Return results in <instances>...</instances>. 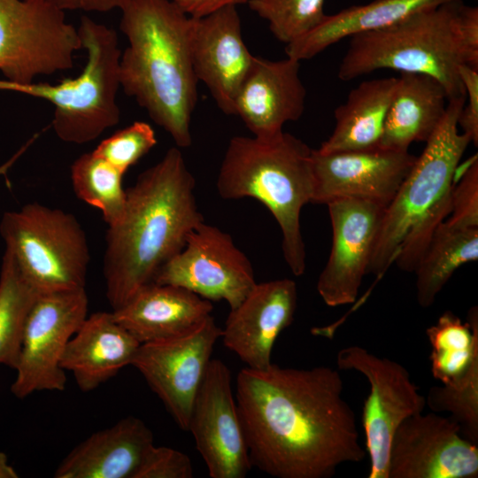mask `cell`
Segmentation results:
<instances>
[{
  "mask_svg": "<svg viewBox=\"0 0 478 478\" xmlns=\"http://www.w3.org/2000/svg\"><path fill=\"white\" fill-rule=\"evenodd\" d=\"M235 387L252 467L277 478H329L365 459L338 369L246 366Z\"/></svg>",
  "mask_w": 478,
  "mask_h": 478,
  "instance_id": "6da1fadb",
  "label": "cell"
},
{
  "mask_svg": "<svg viewBox=\"0 0 478 478\" xmlns=\"http://www.w3.org/2000/svg\"><path fill=\"white\" fill-rule=\"evenodd\" d=\"M195 187L181 151L173 147L127 189L123 216L109 227L105 240L103 269L112 310L152 282L204 221Z\"/></svg>",
  "mask_w": 478,
  "mask_h": 478,
  "instance_id": "7a4b0ae2",
  "label": "cell"
},
{
  "mask_svg": "<svg viewBox=\"0 0 478 478\" xmlns=\"http://www.w3.org/2000/svg\"><path fill=\"white\" fill-rule=\"evenodd\" d=\"M121 12L120 28L128 46L120 59V87L178 148L191 146L198 82L189 47L191 17L171 0H129Z\"/></svg>",
  "mask_w": 478,
  "mask_h": 478,
  "instance_id": "3957f363",
  "label": "cell"
},
{
  "mask_svg": "<svg viewBox=\"0 0 478 478\" xmlns=\"http://www.w3.org/2000/svg\"><path fill=\"white\" fill-rule=\"evenodd\" d=\"M312 150L285 132L267 140L234 136L216 181L222 198L251 197L268 209L281 232L284 259L296 276L306 267L300 213L313 196Z\"/></svg>",
  "mask_w": 478,
  "mask_h": 478,
  "instance_id": "277c9868",
  "label": "cell"
},
{
  "mask_svg": "<svg viewBox=\"0 0 478 478\" xmlns=\"http://www.w3.org/2000/svg\"><path fill=\"white\" fill-rule=\"evenodd\" d=\"M463 4L452 0L390 27L351 36L338 78L349 81L379 69H392L433 77L448 100L465 96L459 69L462 65L478 68V61L464 42Z\"/></svg>",
  "mask_w": 478,
  "mask_h": 478,
  "instance_id": "5b68a950",
  "label": "cell"
},
{
  "mask_svg": "<svg viewBox=\"0 0 478 478\" xmlns=\"http://www.w3.org/2000/svg\"><path fill=\"white\" fill-rule=\"evenodd\" d=\"M87 62L80 75L58 84L13 83L0 80V90L44 99L55 107L52 127L64 142L82 144L99 137L120 121L121 50L114 29L82 16L77 28Z\"/></svg>",
  "mask_w": 478,
  "mask_h": 478,
  "instance_id": "8992f818",
  "label": "cell"
},
{
  "mask_svg": "<svg viewBox=\"0 0 478 478\" xmlns=\"http://www.w3.org/2000/svg\"><path fill=\"white\" fill-rule=\"evenodd\" d=\"M466 96L448 100L439 126L426 142L411 170L384 208L368 274L382 278L394 263L411 228L451 190L459 163L471 143L459 133L458 119Z\"/></svg>",
  "mask_w": 478,
  "mask_h": 478,
  "instance_id": "52a82bcc",
  "label": "cell"
},
{
  "mask_svg": "<svg viewBox=\"0 0 478 478\" xmlns=\"http://www.w3.org/2000/svg\"><path fill=\"white\" fill-rule=\"evenodd\" d=\"M0 235L22 275L37 292L85 288L89 249L73 214L29 203L4 213Z\"/></svg>",
  "mask_w": 478,
  "mask_h": 478,
  "instance_id": "ba28073f",
  "label": "cell"
},
{
  "mask_svg": "<svg viewBox=\"0 0 478 478\" xmlns=\"http://www.w3.org/2000/svg\"><path fill=\"white\" fill-rule=\"evenodd\" d=\"M82 49L77 28L47 0H0V71L6 81L34 82L73 66Z\"/></svg>",
  "mask_w": 478,
  "mask_h": 478,
  "instance_id": "9c48e42d",
  "label": "cell"
},
{
  "mask_svg": "<svg viewBox=\"0 0 478 478\" xmlns=\"http://www.w3.org/2000/svg\"><path fill=\"white\" fill-rule=\"evenodd\" d=\"M84 289L40 293L26 319L16 378L11 392L25 398L35 391L64 390L60 361L66 347L88 317Z\"/></svg>",
  "mask_w": 478,
  "mask_h": 478,
  "instance_id": "30bf717a",
  "label": "cell"
},
{
  "mask_svg": "<svg viewBox=\"0 0 478 478\" xmlns=\"http://www.w3.org/2000/svg\"><path fill=\"white\" fill-rule=\"evenodd\" d=\"M336 365L338 370L360 373L370 385L362 409L366 451L370 459L368 478H388L394 433L406 418L423 412L426 397L419 392L405 366L363 347L341 349Z\"/></svg>",
  "mask_w": 478,
  "mask_h": 478,
  "instance_id": "8fae6325",
  "label": "cell"
},
{
  "mask_svg": "<svg viewBox=\"0 0 478 478\" xmlns=\"http://www.w3.org/2000/svg\"><path fill=\"white\" fill-rule=\"evenodd\" d=\"M153 282L184 288L209 301L238 306L257 283L247 256L232 236L202 221L182 250L166 263Z\"/></svg>",
  "mask_w": 478,
  "mask_h": 478,
  "instance_id": "7c38bea8",
  "label": "cell"
},
{
  "mask_svg": "<svg viewBox=\"0 0 478 478\" xmlns=\"http://www.w3.org/2000/svg\"><path fill=\"white\" fill-rule=\"evenodd\" d=\"M221 331L209 315L183 334L141 343L132 362L186 431L193 402Z\"/></svg>",
  "mask_w": 478,
  "mask_h": 478,
  "instance_id": "4fadbf2b",
  "label": "cell"
},
{
  "mask_svg": "<svg viewBox=\"0 0 478 478\" xmlns=\"http://www.w3.org/2000/svg\"><path fill=\"white\" fill-rule=\"evenodd\" d=\"M478 445L450 417L423 412L406 418L392 437L388 478H476Z\"/></svg>",
  "mask_w": 478,
  "mask_h": 478,
  "instance_id": "5bb4252c",
  "label": "cell"
},
{
  "mask_svg": "<svg viewBox=\"0 0 478 478\" xmlns=\"http://www.w3.org/2000/svg\"><path fill=\"white\" fill-rule=\"evenodd\" d=\"M188 430L212 478H243L252 467L239 418L231 374L211 359L193 402Z\"/></svg>",
  "mask_w": 478,
  "mask_h": 478,
  "instance_id": "9a60e30c",
  "label": "cell"
},
{
  "mask_svg": "<svg viewBox=\"0 0 478 478\" xmlns=\"http://www.w3.org/2000/svg\"><path fill=\"white\" fill-rule=\"evenodd\" d=\"M332 227V245L321 271L317 291L331 307L356 302L368 274L384 206L360 198L343 197L327 204Z\"/></svg>",
  "mask_w": 478,
  "mask_h": 478,
  "instance_id": "2e32d148",
  "label": "cell"
},
{
  "mask_svg": "<svg viewBox=\"0 0 478 478\" xmlns=\"http://www.w3.org/2000/svg\"><path fill=\"white\" fill-rule=\"evenodd\" d=\"M416 157L408 150L374 148L320 153L312 150V204L343 197L369 200L386 207L411 170Z\"/></svg>",
  "mask_w": 478,
  "mask_h": 478,
  "instance_id": "e0dca14e",
  "label": "cell"
},
{
  "mask_svg": "<svg viewBox=\"0 0 478 478\" xmlns=\"http://www.w3.org/2000/svg\"><path fill=\"white\" fill-rule=\"evenodd\" d=\"M189 47L197 81L224 113L233 115L235 96L255 57L243 42L237 6L191 17Z\"/></svg>",
  "mask_w": 478,
  "mask_h": 478,
  "instance_id": "ac0fdd59",
  "label": "cell"
},
{
  "mask_svg": "<svg viewBox=\"0 0 478 478\" xmlns=\"http://www.w3.org/2000/svg\"><path fill=\"white\" fill-rule=\"evenodd\" d=\"M297 288L293 280L256 283L241 304L230 310L221 331L223 344L253 369L271 366L279 335L294 320Z\"/></svg>",
  "mask_w": 478,
  "mask_h": 478,
  "instance_id": "d6986e66",
  "label": "cell"
},
{
  "mask_svg": "<svg viewBox=\"0 0 478 478\" xmlns=\"http://www.w3.org/2000/svg\"><path fill=\"white\" fill-rule=\"evenodd\" d=\"M300 61L287 57L270 60L254 57L234 101L237 115L254 137L267 140L297 120L305 106L306 90L299 76Z\"/></svg>",
  "mask_w": 478,
  "mask_h": 478,
  "instance_id": "ffe728a7",
  "label": "cell"
},
{
  "mask_svg": "<svg viewBox=\"0 0 478 478\" xmlns=\"http://www.w3.org/2000/svg\"><path fill=\"white\" fill-rule=\"evenodd\" d=\"M211 301L181 287L150 282L124 305L114 319L140 343L173 337L211 315Z\"/></svg>",
  "mask_w": 478,
  "mask_h": 478,
  "instance_id": "44dd1931",
  "label": "cell"
},
{
  "mask_svg": "<svg viewBox=\"0 0 478 478\" xmlns=\"http://www.w3.org/2000/svg\"><path fill=\"white\" fill-rule=\"evenodd\" d=\"M154 444L151 430L134 416L121 419L78 444L57 467L56 478H134Z\"/></svg>",
  "mask_w": 478,
  "mask_h": 478,
  "instance_id": "7402d4cb",
  "label": "cell"
},
{
  "mask_svg": "<svg viewBox=\"0 0 478 478\" xmlns=\"http://www.w3.org/2000/svg\"><path fill=\"white\" fill-rule=\"evenodd\" d=\"M140 344L112 312H97L70 339L60 365L73 374L81 390L91 391L132 365Z\"/></svg>",
  "mask_w": 478,
  "mask_h": 478,
  "instance_id": "603a6c76",
  "label": "cell"
},
{
  "mask_svg": "<svg viewBox=\"0 0 478 478\" xmlns=\"http://www.w3.org/2000/svg\"><path fill=\"white\" fill-rule=\"evenodd\" d=\"M448 96L431 76L401 73L389 107L379 148L408 150L414 142H427L446 112Z\"/></svg>",
  "mask_w": 478,
  "mask_h": 478,
  "instance_id": "cb8c5ba5",
  "label": "cell"
},
{
  "mask_svg": "<svg viewBox=\"0 0 478 478\" xmlns=\"http://www.w3.org/2000/svg\"><path fill=\"white\" fill-rule=\"evenodd\" d=\"M452 0H374L327 15L313 30L287 44L286 55L297 61L310 59L339 41L359 33L395 25L409 17Z\"/></svg>",
  "mask_w": 478,
  "mask_h": 478,
  "instance_id": "d4e9b609",
  "label": "cell"
},
{
  "mask_svg": "<svg viewBox=\"0 0 478 478\" xmlns=\"http://www.w3.org/2000/svg\"><path fill=\"white\" fill-rule=\"evenodd\" d=\"M397 78L373 79L359 83L335 110V127L317 150L333 153L379 147Z\"/></svg>",
  "mask_w": 478,
  "mask_h": 478,
  "instance_id": "484cf974",
  "label": "cell"
},
{
  "mask_svg": "<svg viewBox=\"0 0 478 478\" xmlns=\"http://www.w3.org/2000/svg\"><path fill=\"white\" fill-rule=\"evenodd\" d=\"M478 258V227L456 228L441 222L414 269L418 304L431 306L461 266Z\"/></svg>",
  "mask_w": 478,
  "mask_h": 478,
  "instance_id": "4316f807",
  "label": "cell"
},
{
  "mask_svg": "<svg viewBox=\"0 0 478 478\" xmlns=\"http://www.w3.org/2000/svg\"><path fill=\"white\" fill-rule=\"evenodd\" d=\"M431 346L430 369L442 384L462 377L478 358V309L471 307L463 322L455 313L445 311L426 330Z\"/></svg>",
  "mask_w": 478,
  "mask_h": 478,
  "instance_id": "83f0119b",
  "label": "cell"
},
{
  "mask_svg": "<svg viewBox=\"0 0 478 478\" xmlns=\"http://www.w3.org/2000/svg\"><path fill=\"white\" fill-rule=\"evenodd\" d=\"M39 294L5 249L0 271V365L15 370L26 319Z\"/></svg>",
  "mask_w": 478,
  "mask_h": 478,
  "instance_id": "f1b7e54d",
  "label": "cell"
},
{
  "mask_svg": "<svg viewBox=\"0 0 478 478\" xmlns=\"http://www.w3.org/2000/svg\"><path fill=\"white\" fill-rule=\"evenodd\" d=\"M125 173L93 151L84 153L71 166V181L77 197L102 212L108 227L123 216L127 189L122 187Z\"/></svg>",
  "mask_w": 478,
  "mask_h": 478,
  "instance_id": "f546056e",
  "label": "cell"
},
{
  "mask_svg": "<svg viewBox=\"0 0 478 478\" xmlns=\"http://www.w3.org/2000/svg\"><path fill=\"white\" fill-rule=\"evenodd\" d=\"M325 0H249L247 4L268 22L269 29L287 44L305 35L327 17Z\"/></svg>",
  "mask_w": 478,
  "mask_h": 478,
  "instance_id": "4dcf8cb0",
  "label": "cell"
},
{
  "mask_svg": "<svg viewBox=\"0 0 478 478\" xmlns=\"http://www.w3.org/2000/svg\"><path fill=\"white\" fill-rule=\"evenodd\" d=\"M426 405L435 412H448L462 436L478 445V358L456 382L431 388Z\"/></svg>",
  "mask_w": 478,
  "mask_h": 478,
  "instance_id": "1f68e13d",
  "label": "cell"
},
{
  "mask_svg": "<svg viewBox=\"0 0 478 478\" xmlns=\"http://www.w3.org/2000/svg\"><path fill=\"white\" fill-rule=\"evenodd\" d=\"M156 143L157 138L150 125L135 121L103 140L93 152L125 173Z\"/></svg>",
  "mask_w": 478,
  "mask_h": 478,
  "instance_id": "d6a6232c",
  "label": "cell"
},
{
  "mask_svg": "<svg viewBox=\"0 0 478 478\" xmlns=\"http://www.w3.org/2000/svg\"><path fill=\"white\" fill-rule=\"evenodd\" d=\"M451 192L405 236L394 261L401 270L414 271L436 229L451 212Z\"/></svg>",
  "mask_w": 478,
  "mask_h": 478,
  "instance_id": "836d02e7",
  "label": "cell"
},
{
  "mask_svg": "<svg viewBox=\"0 0 478 478\" xmlns=\"http://www.w3.org/2000/svg\"><path fill=\"white\" fill-rule=\"evenodd\" d=\"M451 192L447 225L456 228L478 227V158L472 157Z\"/></svg>",
  "mask_w": 478,
  "mask_h": 478,
  "instance_id": "e575fe53",
  "label": "cell"
},
{
  "mask_svg": "<svg viewBox=\"0 0 478 478\" xmlns=\"http://www.w3.org/2000/svg\"><path fill=\"white\" fill-rule=\"evenodd\" d=\"M193 466L188 455L166 446L151 445L134 478H191Z\"/></svg>",
  "mask_w": 478,
  "mask_h": 478,
  "instance_id": "d590c367",
  "label": "cell"
},
{
  "mask_svg": "<svg viewBox=\"0 0 478 478\" xmlns=\"http://www.w3.org/2000/svg\"><path fill=\"white\" fill-rule=\"evenodd\" d=\"M459 77L465 89L466 99L458 119V126L478 144V68L467 65L460 66Z\"/></svg>",
  "mask_w": 478,
  "mask_h": 478,
  "instance_id": "8d00e7d4",
  "label": "cell"
},
{
  "mask_svg": "<svg viewBox=\"0 0 478 478\" xmlns=\"http://www.w3.org/2000/svg\"><path fill=\"white\" fill-rule=\"evenodd\" d=\"M62 11H84L105 12L121 10L129 0H47Z\"/></svg>",
  "mask_w": 478,
  "mask_h": 478,
  "instance_id": "74e56055",
  "label": "cell"
},
{
  "mask_svg": "<svg viewBox=\"0 0 478 478\" xmlns=\"http://www.w3.org/2000/svg\"><path fill=\"white\" fill-rule=\"evenodd\" d=\"M189 17L197 18L228 5L245 4L249 0H171Z\"/></svg>",
  "mask_w": 478,
  "mask_h": 478,
  "instance_id": "f35d334b",
  "label": "cell"
},
{
  "mask_svg": "<svg viewBox=\"0 0 478 478\" xmlns=\"http://www.w3.org/2000/svg\"><path fill=\"white\" fill-rule=\"evenodd\" d=\"M19 474L8 463L6 454L0 451V478H18Z\"/></svg>",
  "mask_w": 478,
  "mask_h": 478,
  "instance_id": "ab89813d",
  "label": "cell"
},
{
  "mask_svg": "<svg viewBox=\"0 0 478 478\" xmlns=\"http://www.w3.org/2000/svg\"><path fill=\"white\" fill-rule=\"evenodd\" d=\"M27 146L23 147L18 153H16L10 160L4 163L0 166V175L5 173L7 170L12 166L15 160L19 157V155L26 150Z\"/></svg>",
  "mask_w": 478,
  "mask_h": 478,
  "instance_id": "60d3db41",
  "label": "cell"
}]
</instances>
